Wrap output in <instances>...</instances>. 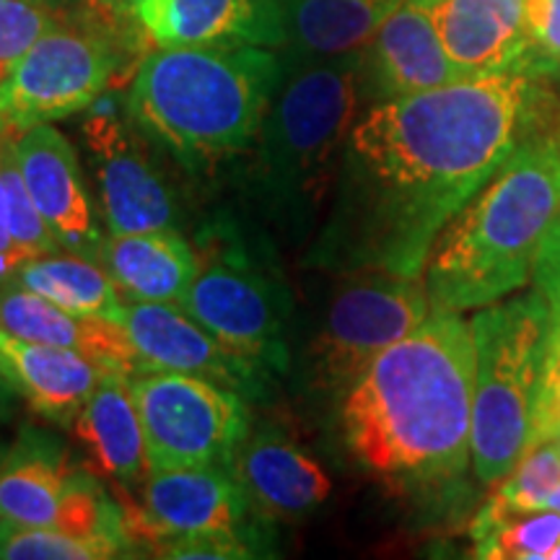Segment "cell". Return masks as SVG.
<instances>
[{
    "instance_id": "cell-39",
    "label": "cell",
    "mask_w": 560,
    "mask_h": 560,
    "mask_svg": "<svg viewBox=\"0 0 560 560\" xmlns=\"http://www.w3.org/2000/svg\"><path fill=\"white\" fill-rule=\"evenodd\" d=\"M552 240H556L558 242V247H560V219H558V223H556V229H552Z\"/></svg>"
},
{
    "instance_id": "cell-34",
    "label": "cell",
    "mask_w": 560,
    "mask_h": 560,
    "mask_svg": "<svg viewBox=\"0 0 560 560\" xmlns=\"http://www.w3.org/2000/svg\"><path fill=\"white\" fill-rule=\"evenodd\" d=\"M26 262L24 252L19 249L16 240H13L11 229V200L9 190H5L3 172H0V285L13 283L21 265Z\"/></svg>"
},
{
    "instance_id": "cell-41",
    "label": "cell",
    "mask_w": 560,
    "mask_h": 560,
    "mask_svg": "<svg viewBox=\"0 0 560 560\" xmlns=\"http://www.w3.org/2000/svg\"><path fill=\"white\" fill-rule=\"evenodd\" d=\"M558 444H560V436H558Z\"/></svg>"
},
{
    "instance_id": "cell-9",
    "label": "cell",
    "mask_w": 560,
    "mask_h": 560,
    "mask_svg": "<svg viewBox=\"0 0 560 560\" xmlns=\"http://www.w3.org/2000/svg\"><path fill=\"white\" fill-rule=\"evenodd\" d=\"M120 55L96 30L55 24L0 83V136L89 109L112 83Z\"/></svg>"
},
{
    "instance_id": "cell-7",
    "label": "cell",
    "mask_w": 560,
    "mask_h": 560,
    "mask_svg": "<svg viewBox=\"0 0 560 560\" xmlns=\"http://www.w3.org/2000/svg\"><path fill=\"white\" fill-rule=\"evenodd\" d=\"M431 310L423 278L380 268L348 270L310 346L314 387L342 395L382 350L416 330Z\"/></svg>"
},
{
    "instance_id": "cell-33",
    "label": "cell",
    "mask_w": 560,
    "mask_h": 560,
    "mask_svg": "<svg viewBox=\"0 0 560 560\" xmlns=\"http://www.w3.org/2000/svg\"><path fill=\"white\" fill-rule=\"evenodd\" d=\"M552 234V231H550ZM535 285L545 293L550 306V332L560 335V247L558 242L548 236L540 260L535 268Z\"/></svg>"
},
{
    "instance_id": "cell-22",
    "label": "cell",
    "mask_w": 560,
    "mask_h": 560,
    "mask_svg": "<svg viewBox=\"0 0 560 560\" xmlns=\"http://www.w3.org/2000/svg\"><path fill=\"white\" fill-rule=\"evenodd\" d=\"M100 262L115 280L122 299L166 304H179L200 265L177 226L109 234Z\"/></svg>"
},
{
    "instance_id": "cell-21",
    "label": "cell",
    "mask_w": 560,
    "mask_h": 560,
    "mask_svg": "<svg viewBox=\"0 0 560 560\" xmlns=\"http://www.w3.org/2000/svg\"><path fill=\"white\" fill-rule=\"evenodd\" d=\"M70 429L94 457L96 467L120 486H143L151 475L143 420L128 371L104 369L100 384Z\"/></svg>"
},
{
    "instance_id": "cell-40",
    "label": "cell",
    "mask_w": 560,
    "mask_h": 560,
    "mask_svg": "<svg viewBox=\"0 0 560 560\" xmlns=\"http://www.w3.org/2000/svg\"><path fill=\"white\" fill-rule=\"evenodd\" d=\"M0 537H3V516H0Z\"/></svg>"
},
{
    "instance_id": "cell-6",
    "label": "cell",
    "mask_w": 560,
    "mask_h": 560,
    "mask_svg": "<svg viewBox=\"0 0 560 560\" xmlns=\"http://www.w3.org/2000/svg\"><path fill=\"white\" fill-rule=\"evenodd\" d=\"M475 340L472 470L499 482L520 465L529 446L532 412L548 348L550 306L532 289L495 301L470 319Z\"/></svg>"
},
{
    "instance_id": "cell-27",
    "label": "cell",
    "mask_w": 560,
    "mask_h": 560,
    "mask_svg": "<svg viewBox=\"0 0 560 560\" xmlns=\"http://www.w3.org/2000/svg\"><path fill=\"white\" fill-rule=\"evenodd\" d=\"M128 542L109 535H79L60 527L3 532L0 560H107L122 556Z\"/></svg>"
},
{
    "instance_id": "cell-26",
    "label": "cell",
    "mask_w": 560,
    "mask_h": 560,
    "mask_svg": "<svg viewBox=\"0 0 560 560\" xmlns=\"http://www.w3.org/2000/svg\"><path fill=\"white\" fill-rule=\"evenodd\" d=\"M475 556L486 560H548L560 540V514H520L490 495L472 522Z\"/></svg>"
},
{
    "instance_id": "cell-8",
    "label": "cell",
    "mask_w": 560,
    "mask_h": 560,
    "mask_svg": "<svg viewBox=\"0 0 560 560\" xmlns=\"http://www.w3.org/2000/svg\"><path fill=\"white\" fill-rule=\"evenodd\" d=\"M151 470L231 467L249 433L240 392L179 371L132 374Z\"/></svg>"
},
{
    "instance_id": "cell-19",
    "label": "cell",
    "mask_w": 560,
    "mask_h": 560,
    "mask_svg": "<svg viewBox=\"0 0 560 560\" xmlns=\"http://www.w3.org/2000/svg\"><path fill=\"white\" fill-rule=\"evenodd\" d=\"M0 369L34 412L73 425L104 369L79 350L21 340L0 327Z\"/></svg>"
},
{
    "instance_id": "cell-32",
    "label": "cell",
    "mask_w": 560,
    "mask_h": 560,
    "mask_svg": "<svg viewBox=\"0 0 560 560\" xmlns=\"http://www.w3.org/2000/svg\"><path fill=\"white\" fill-rule=\"evenodd\" d=\"M524 26L532 50L560 62V0H524Z\"/></svg>"
},
{
    "instance_id": "cell-29",
    "label": "cell",
    "mask_w": 560,
    "mask_h": 560,
    "mask_svg": "<svg viewBox=\"0 0 560 560\" xmlns=\"http://www.w3.org/2000/svg\"><path fill=\"white\" fill-rule=\"evenodd\" d=\"M55 24L52 11L34 0H0V83Z\"/></svg>"
},
{
    "instance_id": "cell-37",
    "label": "cell",
    "mask_w": 560,
    "mask_h": 560,
    "mask_svg": "<svg viewBox=\"0 0 560 560\" xmlns=\"http://www.w3.org/2000/svg\"><path fill=\"white\" fill-rule=\"evenodd\" d=\"M542 511H552V514H560V482L556 488H552V493L548 495V499H545Z\"/></svg>"
},
{
    "instance_id": "cell-23",
    "label": "cell",
    "mask_w": 560,
    "mask_h": 560,
    "mask_svg": "<svg viewBox=\"0 0 560 560\" xmlns=\"http://www.w3.org/2000/svg\"><path fill=\"white\" fill-rule=\"evenodd\" d=\"M289 62L327 60L366 50L380 26L405 0H278Z\"/></svg>"
},
{
    "instance_id": "cell-24",
    "label": "cell",
    "mask_w": 560,
    "mask_h": 560,
    "mask_svg": "<svg viewBox=\"0 0 560 560\" xmlns=\"http://www.w3.org/2000/svg\"><path fill=\"white\" fill-rule=\"evenodd\" d=\"M75 470L39 433H24L0 462L3 532L58 527Z\"/></svg>"
},
{
    "instance_id": "cell-25",
    "label": "cell",
    "mask_w": 560,
    "mask_h": 560,
    "mask_svg": "<svg viewBox=\"0 0 560 560\" xmlns=\"http://www.w3.org/2000/svg\"><path fill=\"white\" fill-rule=\"evenodd\" d=\"M16 283L83 317H115L122 293L102 262L73 252H50L21 265Z\"/></svg>"
},
{
    "instance_id": "cell-2",
    "label": "cell",
    "mask_w": 560,
    "mask_h": 560,
    "mask_svg": "<svg viewBox=\"0 0 560 560\" xmlns=\"http://www.w3.org/2000/svg\"><path fill=\"white\" fill-rule=\"evenodd\" d=\"M472 397L470 322L433 306L342 392V439L363 470L382 480L454 482L472 462Z\"/></svg>"
},
{
    "instance_id": "cell-12",
    "label": "cell",
    "mask_w": 560,
    "mask_h": 560,
    "mask_svg": "<svg viewBox=\"0 0 560 560\" xmlns=\"http://www.w3.org/2000/svg\"><path fill=\"white\" fill-rule=\"evenodd\" d=\"M83 140L109 234L177 226L174 192L128 122L109 112H96L83 122Z\"/></svg>"
},
{
    "instance_id": "cell-20",
    "label": "cell",
    "mask_w": 560,
    "mask_h": 560,
    "mask_svg": "<svg viewBox=\"0 0 560 560\" xmlns=\"http://www.w3.org/2000/svg\"><path fill=\"white\" fill-rule=\"evenodd\" d=\"M0 327L21 340L79 350L102 369L136 374V355L120 322L73 314L16 280L0 285Z\"/></svg>"
},
{
    "instance_id": "cell-5",
    "label": "cell",
    "mask_w": 560,
    "mask_h": 560,
    "mask_svg": "<svg viewBox=\"0 0 560 560\" xmlns=\"http://www.w3.org/2000/svg\"><path fill=\"white\" fill-rule=\"evenodd\" d=\"M363 100V50L285 66L257 136L255 179L278 208L310 215L338 179Z\"/></svg>"
},
{
    "instance_id": "cell-38",
    "label": "cell",
    "mask_w": 560,
    "mask_h": 560,
    "mask_svg": "<svg viewBox=\"0 0 560 560\" xmlns=\"http://www.w3.org/2000/svg\"><path fill=\"white\" fill-rule=\"evenodd\" d=\"M34 3L45 5V9H50V11H58V9H62V5H66V3H70V0H34Z\"/></svg>"
},
{
    "instance_id": "cell-4",
    "label": "cell",
    "mask_w": 560,
    "mask_h": 560,
    "mask_svg": "<svg viewBox=\"0 0 560 560\" xmlns=\"http://www.w3.org/2000/svg\"><path fill=\"white\" fill-rule=\"evenodd\" d=\"M280 75L268 47H156L136 70L128 115L179 159L206 164L255 145Z\"/></svg>"
},
{
    "instance_id": "cell-28",
    "label": "cell",
    "mask_w": 560,
    "mask_h": 560,
    "mask_svg": "<svg viewBox=\"0 0 560 560\" xmlns=\"http://www.w3.org/2000/svg\"><path fill=\"white\" fill-rule=\"evenodd\" d=\"M560 482V444L558 439L542 441L529 446L520 459V465L511 470L495 490V499L511 511L532 514L542 511V503Z\"/></svg>"
},
{
    "instance_id": "cell-10",
    "label": "cell",
    "mask_w": 560,
    "mask_h": 560,
    "mask_svg": "<svg viewBox=\"0 0 560 560\" xmlns=\"http://www.w3.org/2000/svg\"><path fill=\"white\" fill-rule=\"evenodd\" d=\"M179 306L244 359L276 371L289 366V293L240 252H219L198 265Z\"/></svg>"
},
{
    "instance_id": "cell-36",
    "label": "cell",
    "mask_w": 560,
    "mask_h": 560,
    "mask_svg": "<svg viewBox=\"0 0 560 560\" xmlns=\"http://www.w3.org/2000/svg\"><path fill=\"white\" fill-rule=\"evenodd\" d=\"M13 397H16V389H13L9 376H5L3 369H0V416H3V412L11 408Z\"/></svg>"
},
{
    "instance_id": "cell-1",
    "label": "cell",
    "mask_w": 560,
    "mask_h": 560,
    "mask_svg": "<svg viewBox=\"0 0 560 560\" xmlns=\"http://www.w3.org/2000/svg\"><path fill=\"white\" fill-rule=\"evenodd\" d=\"M532 100L529 70L516 66L369 107L342 151L314 260L423 278L441 231L529 128Z\"/></svg>"
},
{
    "instance_id": "cell-18",
    "label": "cell",
    "mask_w": 560,
    "mask_h": 560,
    "mask_svg": "<svg viewBox=\"0 0 560 560\" xmlns=\"http://www.w3.org/2000/svg\"><path fill=\"white\" fill-rule=\"evenodd\" d=\"M249 506L276 520H299L325 503L332 482L322 465L278 431L247 433L229 467Z\"/></svg>"
},
{
    "instance_id": "cell-13",
    "label": "cell",
    "mask_w": 560,
    "mask_h": 560,
    "mask_svg": "<svg viewBox=\"0 0 560 560\" xmlns=\"http://www.w3.org/2000/svg\"><path fill=\"white\" fill-rule=\"evenodd\" d=\"M13 153L26 190L60 247L100 262L104 240L73 143L47 122L13 138Z\"/></svg>"
},
{
    "instance_id": "cell-30",
    "label": "cell",
    "mask_w": 560,
    "mask_h": 560,
    "mask_svg": "<svg viewBox=\"0 0 560 560\" xmlns=\"http://www.w3.org/2000/svg\"><path fill=\"white\" fill-rule=\"evenodd\" d=\"M560 436V335L548 330L540 387H537L535 412H532L529 446ZM527 446V450H529Z\"/></svg>"
},
{
    "instance_id": "cell-16",
    "label": "cell",
    "mask_w": 560,
    "mask_h": 560,
    "mask_svg": "<svg viewBox=\"0 0 560 560\" xmlns=\"http://www.w3.org/2000/svg\"><path fill=\"white\" fill-rule=\"evenodd\" d=\"M462 79L524 66L532 50L524 0H418Z\"/></svg>"
},
{
    "instance_id": "cell-15",
    "label": "cell",
    "mask_w": 560,
    "mask_h": 560,
    "mask_svg": "<svg viewBox=\"0 0 560 560\" xmlns=\"http://www.w3.org/2000/svg\"><path fill=\"white\" fill-rule=\"evenodd\" d=\"M249 501L229 467H174L151 470L143 482L138 535L159 542L200 532L242 529Z\"/></svg>"
},
{
    "instance_id": "cell-3",
    "label": "cell",
    "mask_w": 560,
    "mask_h": 560,
    "mask_svg": "<svg viewBox=\"0 0 560 560\" xmlns=\"http://www.w3.org/2000/svg\"><path fill=\"white\" fill-rule=\"evenodd\" d=\"M558 219L560 136L529 132L439 234L423 270L431 306L470 312L520 291Z\"/></svg>"
},
{
    "instance_id": "cell-14",
    "label": "cell",
    "mask_w": 560,
    "mask_h": 560,
    "mask_svg": "<svg viewBox=\"0 0 560 560\" xmlns=\"http://www.w3.org/2000/svg\"><path fill=\"white\" fill-rule=\"evenodd\" d=\"M132 24L153 47H285L278 0H143Z\"/></svg>"
},
{
    "instance_id": "cell-35",
    "label": "cell",
    "mask_w": 560,
    "mask_h": 560,
    "mask_svg": "<svg viewBox=\"0 0 560 560\" xmlns=\"http://www.w3.org/2000/svg\"><path fill=\"white\" fill-rule=\"evenodd\" d=\"M143 0H86V9L104 24H117V21H132V9Z\"/></svg>"
},
{
    "instance_id": "cell-17",
    "label": "cell",
    "mask_w": 560,
    "mask_h": 560,
    "mask_svg": "<svg viewBox=\"0 0 560 560\" xmlns=\"http://www.w3.org/2000/svg\"><path fill=\"white\" fill-rule=\"evenodd\" d=\"M363 79L384 102L446 86L462 75L444 50L431 13L418 0H405L363 50Z\"/></svg>"
},
{
    "instance_id": "cell-11",
    "label": "cell",
    "mask_w": 560,
    "mask_h": 560,
    "mask_svg": "<svg viewBox=\"0 0 560 560\" xmlns=\"http://www.w3.org/2000/svg\"><path fill=\"white\" fill-rule=\"evenodd\" d=\"M112 319L120 322L128 335L136 355V374L179 371L223 384L242 395L260 392L265 366L229 350L179 304L122 301Z\"/></svg>"
},
{
    "instance_id": "cell-31",
    "label": "cell",
    "mask_w": 560,
    "mask_h": 560,
    "mask_svg": "<svg viewBox=\"0 0 560 560\" xmlns=\"http://www.w3.org/2000/svg\"><path fill=\"white\" fill-rule=\"evenodd\" d=\"M255 548L244 540L242 529H219V532H200V535L174 537L156 545L161 558H200V560H236V558H255Z\"/></svg>"
}]
</instances>
